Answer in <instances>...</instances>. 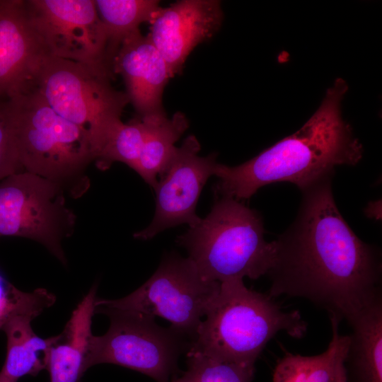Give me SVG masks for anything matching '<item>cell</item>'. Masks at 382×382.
I'll list each match as a JSON object with an SVG mask.
<instances>
[{
  "label": "cell",
  "mask_w": 382,
  "mask_h": 382,
  "mask_svg": "<svg viewBox=\"0 0 382 382\" xmlns=\"http://www.w3.org/2000/svg\"><path fill=\"white\" fill-rule=\"evenodd\" d=\"M29 22L46 54L113 76L108 36L95 0H26Z\"/></svg>",
  "instance_id": "30bf717a"
},
{
  "label": "cell",
  "mask_w": 382,
  "mask_h": 382,
  "mask_svg": "<svg viewBox=\"0 0 382 382\" xmlns=\"http://www.w3.org/2000/svg\"><path fill=\"white\" fill-rule=\"evenodd\" d=\"M262 219L241 201L216 196L210 212L178 236L201 276L210 282L267 274L275 253V242L264 238Z\"/></svg>",
  "instance_id": "277c9868"
},
{
  "label": "cell",
  "mask_w": 382,
  "mask_h": 382,
  "mask_svg": "<svg viewBox=\"0 0 382 382\" xmlns=\"http://www.w3.org/2000/svg\"><path fill=\"white\" fill-rule=\"evenodd\" d=\"M37 317L23 313L11 317L2 330L6 335V357L0 371V382H17L26 375H37L47 368L50 347L54 336L42 338L31 327Z\"/></svg>",
  "instance_id": "e0dca14e"
},
{
  "label": "cell",
  "mask_w": 382,
  "mask_h": 382,
  "mask_svg": "<svg viewBox=\"0 0 382 382\" xmlns=\"http://www.w3.org/2000/svg\"><path fill=\"white\" fill-rule=\"evenodd\" d=\"M166 116L138 117L128 123L120 122L95 158L98 167L106 169L115 162H121L134 170L150 130L157 121Z\"/></svg>",
  "instance_id": "44dd1931"
},
{
  "label": "cell",
  "mask_w": 382,
  "mask_h": 382,
  "mask_svg": "<svg viewBox=\"0 0 382 382\" xmlns=\"http://www.w3.org/2000/svg\"><path fill=\"white\" fill-rule=\"evenodd\" d=\"M95 4L107 33V59L112 69L114 57L122 41L139 30L141 23L151 24L162 7L156 0H95Z\"/></svg>",
  "instance_id": "d6986e66"
},
{
  "label": "cell",
  "mask_w": 382,
  "mask_h": 382,
  "mask_svg": "<svg viewBox=\"0 0 382 382\" xmlns=\"http://www.w3.org/2000/svg\"><path fill=\"white\" fill-rule=\"evenodd\" d=\"M189 122L185 115L176 112L157 121L150 130L141 151L135 170L154 189L166 170L174 154L178 140L187 130Z\"/></svg>",
  "instance_id": "ffe728a7"
},
{
  "label": "cell",
  "mask_w": 382,
  "mask_h": 382,
  "mask_svg": "<svg viewBox=\"0 0 382 382\" xmlns=\"http://www.w3.org/2000/svg\"><path fill=\"white\" fill-rule=\"evenodd\" d=\"M112 79L90 66L47 54L33 76V85L47 103L88 132L94 160L129 103L126 93L112 86Z\"/></svg>",
  "instance_id": "8992f818"
},
{
  "label": "cell",
  "mask_w": 382,
  "mask_h": 382,
  "mask_svg": "<svg viewBox=\"0 0 382 382\" xmlns=\"http://www.w3.org/2000/svg\"><path fill=\"white\" fill-rule=\"evenodd\" d=\"M200 144L194 135L187 136L175 148L170 163L159 178L156 191V211L151 223L134 234L149 240L160 232L181 224L192 227L201 219L196 214L203 187L214 175L217 165L215 153L199 156Z\"/></svg>",
  "instance_id": "8fae6325"
},
{
  "label": "cell",
  "mask_w": 382,
  "mask_h": 382,
  "mask_svg": "<svg viewBox=\"0 0 382 382\" xmlns=\"http://www.w3.org/2000/svg\"><path fill=\"white\" fill-rule=\"evenodd\" d=\"M110 318L108 331L93 336L89 368L113 364L137 371L157 382H169L178 369V359L187 348L186 337L171 328H165L155 318L139 313L96 307Z\"/></svg>",
  "instance_id": "ba28073f"
},
{
  "label": "cell",
  "mask_w": 382,
  "mask_h": 382,
  "mask_svg": "<svg viewBox=\"0 0 382 382\" xmlns=\"http://www.w3.org/2000/svg\"><path fill=\"white\" fill-rule=\"evenodd\" d=\"M224 14L217 0H180L161 8L147 36L166 60L172 77L190 53L219 30Z\"/></svg>",
  "instance_id": "7c38bea8"
},
{
  "label": "cell",
  "mask_w": 382,
  "mask_h": 382,
  "mask_svg": "<svg viewBox=\"0 0 382 382\" xmlns=\"http://www.w3.org/2000/svg\"><path fill=\"white\" fill-rule=\"evenodd\" d=\"M272 298L249 289L241 279L221 282L187 351L255 366L263 349L278 332L302 337L307 325L300 312L282 311Z\"/></svg>",
  "instance_id": "3957f363"
},
{
  "label": "cell",
  "mask_w": 382,
  "mask_h": 382,
  "mask_svg": "<svg viewBox=\"0 0 382 382\" xmlns=\"http://www.w3.org/2000/svg\"><path fill=\"white\" fill-rule=\"evenodd\" d=\"M45 54L29 22L25 0H0V100L32 84Z\"/></svg>",
  "instance_id": "5bb4252c"
},
{
  "label": "cell",
  "mask_w": 382,
  "mask_h": 382,
  "mask_svg": "<svg viewBox=\"0 0 382 382\" xmlns=\"http://www.w3.org/2000/svg\"><path fill=\"white\" fill-rule=\"evenodd\" d=\"M24 171L64 190L81 180L94 161L88 132L57 114L31 84L6 99Z\"/></svg>",
  "instance_id": "5b68a950"
},
{
  "label": "cell",
  "mask_w": 382,
  "mask_h": 382,
  "mask_svg": "<svg viewBox=\"0 0 382 382\" xmlns=\"http://www.w3.org/2000/svg\"><path fill=\"white\" fill-rule=\"evenodd\" d=\"M187 370L171 382H251L255 366L219 360L187 351Z\"/></svg>",
  "instance_id": "7402d4cb"
},
{
  "label": "cell",
  "mask_w": 382,
  "mask_h": 382,
  "mask_svg": "<svg viewBox=\"0 0 382 382\" xmlns=\"http://www.w3.org/2000/svg\"><path fill=\"white\" fill-rule=\"evenodd\" d=\"M55 301V296L45 289H37L32 292L19 290L0 272V330L13 316L30 313L38 316Z\"/></svg>",
  "instance_id": "603a6c76"
},
{
  "label": "cell",
  "mask_w": 382,
  "mask_h": 382,
  "mask_svg": "<svg viewBox=\"0 0 382 382\" xmlns=\"http://www.w3.org/2000/svg\"><path fill=\"white\" fill-rule=\"evenodd\" d=\"M112 71L122 76L129 103L139 117L166 115L163 93L172 76L161 54L140 30L122 41L114 57Z\"/></svg>",
  "instance_id": "4fadbf2b"
},
{
  "label": "cell",
  "mask_w": 382,
  "mask_h": 382,
  "mask_svg": "<svg viewBox=\"0 0 382 382\" xmlns=\"http://www.w3.org/2000/svg\"><path fill=\"white\" fill-rule=\"evenodd\" d=\"M332 336L328 348L314 356L286 353L274 369L272 382H333L338 360L345 354L349 336L340 334V320L330 316Z\"/></svg>",
  "instance_id": "ac0fdd59"
},
{
  "label": "cell",
  "mask_w": 382,
  "mask_h": 382,
  "mask_svg": "<svg viewBox=\"0 0 382 382\" xmlns=\"http://www.w3.org/2000/svg\"><path fill=\"white\" fill-rule=\"evenodd\" d=\"M347 90L346 81L337 79L320 107L296 132L238 166L218 163L216 196L248 199L259 188L277 182L291 183L302 191L332 178L337 166L357 164L363 147L341 114Z\"/></svg>",
  "instance_id": "7a4b0ae2"
},
{
  "label": "cell",
  "mask_w": 382,
  "mask_h": 382,
  "mask_svg": "<svg viewBox=\"0 0 382 382\" xmlns=\"http://www.w3.org/2000/svg\"><path fill=\"white\" fill-rule=\"evenodd\" d=\"M64 191L24 170L0 180V237L35 241L66 265L62 242L72 233L76 216L66 206Z\"/></svg>",
  "instance_id": "9c48e42d"
},
{
  "label": "cell",
  "mask_w": 382,
  "mask_h": 382,
  "mask_svg": "<svg viewBox=\"0 0 382 382\" xmlns=\"http://www.w3.org/2000/svg\"><path fill=\"white\" fill-rule=\"evenodd\" d=\"M219 286L203 278L189 257L170 254L137 290L118 299H96V307L165 318L192 341Z\"/></svg>",
  "instance_id": "52a82bcc"
},
{
  "label": "cell",
  "mask_w": 382,
  "mask_h": 382,
  "mask_svg": "<svg viewBox=\"0 0 382 382\" xmlns=\"http://www.w3.org/2000/svg\"><path fill=\"white\" fill-rule=\"evenodd\" d=\"M171 382V381H170Z\"/></svg>",
  "instance_id": "484cf974"
},
{
  "label": "cell",
  "mask_w": 382,
  "mask_h": 382,
  "mask_svg": "<svg viewBox=\"0 0 382 382\" xmlns=\"http://www.w3.org/2000/svg\"><path fill=\"white\" fill-rule=\"evenodd\" d=\"M343 360L347 382H382V299L356 313Z\"/></svg>",
  "instance_id": "2e32d148"
},
{
  "label": "cell",
  "mask_w": 382,
  "mask_h": 382,
  "mask_svg": "<svg viewBox=\"0 0 382 382\" xmlns=\"http://www.w3.org/2000/svg\"><path fill=\"white\" fill-rule=\"evenodd\" d=\"M327 178L301 191L293 224L275 242L267 274L272 297L309 300L349 321L382 299L379 250L360 240L335 204Z\"/></svg>",
  "instance_id": "6da1fadb"
},
{
  "label": "cell",
  "mask_w": 382,
  "mask_h": 382,
  "mask_svg": "<svg viewBox=\"0 0 382 382\" xmlns=\"http://www.w3.org/2000/svg\"><path fill=\"white\" fill-rule=\"evenodd\" d=\"M23 171L20 162L6 99L0 100V180Z\"/></svg>",
  "instance_id": "cb8c5ba5"
},
{
  "label": "cell",
  "mask_w": 382,
  "mask_h": 382,
  "mask_svg": "<svg viewBox=\"0 0 382 382\" xmlns=\"http://www.w3.org/2000/svg\"><path fill=\"white\" fill-rule=\"evenodd\" d=\"M345 356V354L343 355L337 363L333 382H347L345 371L343 366Z\"/></svg>",
  "instance_id": "d4e9b609"
},
{
  "label": "cell",
  "mask_w": 382,
  "mask_h": 382,
  "mask_svg": "<svg viewBox=\"0 0 382 382\" xmlns=\"http://www.w3.org/2000/svg\"><path fill=\"white\" fill-rule=\"evenodd\" d=\"M97 286H93L73 311L63 331L50 347L47 368L50 382H79L89 369Z\"/></svg>",
  "instance_id": "9a60e30c"
}]
</instances>
